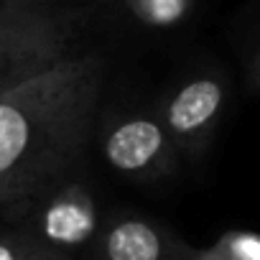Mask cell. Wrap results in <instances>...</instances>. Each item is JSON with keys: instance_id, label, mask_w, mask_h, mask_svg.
<instances>
[{"instance_id": "obj_7", "label": "cell", "mask_w": 260, "mask_h": 260, "mask_svg": "<svg viewBox=\"0 0 260 260\" xmlns=\"http://www.w3.org/2000/svg\"><path fill=\"white\" fill-rule=\"evenodd\" d=\"M115 3L143 28L171 31L191 16L197 0H115Z\"/></svg>"}, {"instance_id": "obj_11", "label": "cell", "mask_w": 260, "mask_h": 260, "mask_svg": "<svg viewBox=\"0 0 260 260\" xmlns=\"http://www.w3.org/2000/svg\"><path fill=\"white\" fill-rule=\"evenodd\" d=\"M3 3H16V6H51L59 0H3Z\"/></svg>"}, {"instance_id": "obj_5", "label": "cell", "mask_w": 260, "mask_h": 260, "mask_svg": "<svg viewBox=\"0 0 260 260\" xmlns=\"http://www.w3.org/2000/svg\"><path fill=\"white\" fill-rule=\"evenodd\" d=\"M102 219L105 217L89 181L77 171L36 197L16 222L51 250L77 260V255L97 237Z\"/></svg>"}, {"instance_id": "obj_6", "label": "cell", "mask_w": 260, "mask_h": 260, "mask_svg": "<svg viewBox=\"0 0 260 260\" xmlns=\"http://www.w3.org/2000/svg\"><path fill=\"white\" fill-rule=\"evenodd\" d=\"M87 250L92 260H189V242L181 235L138 212L107 214Z\"/></svg>"}, {"instance_id": "obj_3", "label": "cell", "mask_w": 260, "mask_h": 260, "mask_svg": "<svg viewBox=\"0 0 260 260\" xmlns=\"http://www.w3.org/2000/svg\"><path fill=\"white\" fill-rule=\"evenodd\" d=\"M230 79L222 69L202 67L176 79L156 105V115L181 158L199 161L222 122Z\"/></svg>"}, {"instance_id": "obj_8", "label": "cell", "mask_w": 260, "mask_h": 260, "mask_svg": "<svg viewBox=\"0 0 260 260\" xmlns=\"http://www.w3.org/2000/svg\"><path fill=\"white\" fill-rule=\"evenodd\" d=\"M189 260H260V237L250 230H230L209 247H191Z\"/></svg>"}, {"instance_id": "obj_1", "label": "cell", "mask_w": 260, "mask_h": 260, "mask_svg": "<svg viewBox=\"0 0 260 260\" xmlns=\"http://www.w3.org/2000/svg\"><path fill=\"white\" fill-rule=\"evenodd\" d=\"M102 84L97 54H69L0 94V212L8 222L82 169Z\"/></svg>"}, {"instance_id": "obj_9", "label": "cell", "mask_w": 260, "mask_h": 260, "mask_svg": "<svg viewBox=\"0 0 260 260\" xmlns=\"http://www.w3.org/2000/svg\"><path fill=\"white\" fill-rule=\"evenodd\" d=\"M0 260H74L44 245L18 222H8L0 227Z\"/></svg>"}, {"instance_id": "obj_2", "label": "cell", "mask_w": 260, "mask_h": 260, "mask_svg": "<svg viewBox=\"0 0 260 260\" xmlns=\"http://www.w3.org/2000/svg\"><path fill=\"white\" fill-rule=\"evenodd\" d=\"M77 26L72 11L0 0V94L74 54Z\"/></svg>"}, {"instance_id": "obj_10", "label": "cell", "mask_w": 260, "mask_h": 260, "mask_svg": "<svg viewBox=\"0 0 260 260\" xmlns=\"http://www.w3.org/2000/svg\"><path fill=\"white\" fill-rule=\"evenodd\" d=\"M240 61H242V74H245V89L250 97L257 94V82H260V46H257V21L255 13L250 18V28L240 41Z\"/></svg>"}, {"instance_id": "obj_4", "label": "cell", "mask_w": 260, "mask_h": 260, "mask_svg": "<svg viewBox=\"0 0 260 260\" xmlns=\"http://www.w3.org/2000/svg\"><path fill=\"white\" fill-rule=\"evenodd\" d=\"M100 151L115 174L138 184L171 179L181 164L156 110H127L107 117L100 130Z\"/></svg>"}]
</instances>
